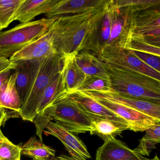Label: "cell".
Instances as JSON below:
<instances>
[{"label":"cell","instance_id":"d4e9b609","mask_svg":"<svg viewBox=\"0 0 160 160\" xmlns=\"http://www.w3.org/2000/svg\"><path fill=\"white\" fill-rule=\"evenodd\" d=\"M24 0H0V32L7 28Z\"/></svg>","mask_w":160,"mask_h":160},{"label":"cell","instance_id":"d6a6232c","mask_svg":"<svg viewBox=\"0 0 160 160\" xmlns=\"http://www.w3.org/2000/svg\"><path fill=\"white\" fill-rule=\"evenodd\" d=\"M15 64L16 62L11 61L9 59L0 56V72Z\"/></svg>","mask_w":160,"mask_h":160},{"label":"cell","instance_id":"7402d4cb","mask_svg":"<svg viewBox=\"0 0 160 160\" xmlns=\"http://www.w3.org/2000/svg\"><path fill=\"white\" fill-rule=\"evenodd\" d=\"M21 153L33 160H54L56 151L32 137L21 147Z\"/></svg>","mask_w":160,"mask_h":160},{"label":"cell","instance_id":"484cf974","mask_svg":"<svg viewBox=\"0 0 160 160\" xmlns=\"http://www.w3.org/2000/svg\"><path fill=\"white\" fill-rule=\"evenodd\" d=\"M115 2L119 8L133 13L160 6V0H116Z\"/></svg>","mask_w":160,"mask_h":160},{"label":"cell","instance_id":"1f68e13d","mask_svg":"<svg viewBox=\"0 0 160 160\" xmlns=\"http://www.w3.org/2000/svg\"><path fill=\"white\" fill-rule=\"evenodd\" d=\"M16 66V63L14 66L8 67L0 72V87L2 86V84L9 78L10 76L12 73L15 69Z\"/></svg>","mask_w":160,"mask_h":160},{"label":"cell","instance_id":"7a4b0ae2","mask_svg":"<svg viewBox=\"0 0 160 160\" xmlns=\"http://www.w3.org/2000/svg\"><path fill=\"white\" fill-rule=\"evenodd\" d=\"M50 121L55 122L74 135L91 130V120L72 101L65 90L38 114L33 121L40 141H42L44 130Z\"/></svg>","mask_w":160,"mask_h":160},{"label":"cell","instance_id":"83f0119b","mask_svg":"<svg viewBox=\"0 0 160 160\" xmlns=\"http://www.w3.org/2000/svg\"><path fill=\"white\" fill-rule=\"evenodd\" d=\"M129 49L160 57V47L151 44L136 33H133L132 35Z\"/></svg>","mask_w":160,"mask_h":160},{"label":"cell","instance_id":"44dd1931","mask_svg":"<svg viewBox=\"0 0 160 160\" xmlns=\"http://www.w3.org/2000/svg\"><path fill=\"white\" fill-rule=\"evenodd\" d=\"M75 58L78 65L87 76H109L102 62L92 53L83 50L76 55Z\"/></svg>","mask_w":160,"mask_h":160},{"label":"cell","instance_id":"d590c367","mask_svg":"<svg viewBox=\"0 0 160 160\" xmlns=\"http://www.w3.org/2000/svg\"><path fill=\"white\" fill-rule=\"evenodd\" d=\"M20 160V159H19V160Z\"/></svg>","mask_w":160,"mask_h":160},{"label":"cell","instance_id":"f1b7e54d","mask_svg":"<svg viewBox=\"0 0 160 160\" xmlns=\"http://www.w3.org/2000/svg\"><path fill=\"white\" fill-rule=\"evenodd\" d=\"M21 153V146L15 145L6 137L0 143V160H18Z\"/></svg>","mask_w":160,"mask_h":160},{"label":"cell","instance_id":"2e32d148","mask_svg":"<svg viewBox=\"0 0 160 160\" xmlns=\"http://www.w3.org/2000/svg\"><path fill=\"white\" fill-rule=\"evenodd\" d=\"M107 0H59L46 14V18L75 14L102 6Z\"/></svg>","mask_w":160,"mask_h":160},{"label":"cell","instance_id":"cb8c5ba5","mask_svg":"<svg viewBox=\"0 0 160 160\" xmlns=\"http://www.w3.org/2000/svg\"><path fill=\"white\" fill-rule=\"evenodd\" d=\"M145 134L139 140V144L133 150L141 156H149L155 145L160 142V122L147 129Z\"/></svg>","mask_w":160,"mask_h":160},{"label":"cell","instance_id":"5bb4252c","mask_svg":"<svg viewBox=\"0 0 160 160\" xmlns=\"http://www.w3.org/2000/svg\"><path fill=\"white\" fill-rule=\"evenodd\" d=\"M56 55L58 54L54 47L52 37L48 32L41 38L16 53L9 59L15 62L19 61L41 59Z\"/></svg>","mask_w":160,"mask_h":160},{"label":"cell","instance_id":"30bf717a","mask_svg":"<svg viewBox=\"0 0 160 160\" xmlns=\"http://www.w3.org/2000/svg\"><path fill=\"white\" fill-rule=\"evenodd\" d=\"M134 33L151 44L160 47V6L135 14Z\"/></svg>","mask_w":160,"mask_h":160},{"label":"cell","instance_id":"e0dca14e","mask_svg":"<svg viewBox=\"0 0 160 160\" xmlns=\"http://www.w3.org/2000/svg\"><path fill=\"white\" fill-rule=\"evenodd\" d=\"M59 0H24L16 12L13 21L32 22L38 16L47 13Z\"/></svg>","mask_w":160,"mask_h":160},{"label":"cell","instance_id":"8fae6325","mask_svg":"<svg viewBox=\"0 0 160 160\" xmlns=\"http://www.w3.org/2000/svg\"><path fill=\"white\" fill-rule=\"evenodd\" d=\"M89 96L98 97L133 108L160 120V105L148 101L124 97L111 90L105 92H83Z\"/></svg>","mask_w":160,"mask_h":160},{"label":"cell","instance_id":"ba28073f","mask_svg":"<svg viewBox=\"0 0 160 160\" xmlns=\"http://www.w3.org/2000/svg\"><path fill=\"white\" fill-rule=\"evenodd\" d=\"M89 96L124 120L128 123L131 131L135 132H144L160 122V120L133 108L102 98Z\"/></svg>","mask_w":160,"mask_h":160},{"label":"cell","instance_id":"3957f363","mask_svg":"<svg viewBox=\"0 0 160 160\" xmlns=\"http://www.w3.org/2000/svg\"><path fill=\"white\" fill-rule=\"evenodd\" d=\"M103 63L115 92L160 105V81L138 72Z\"/></svg>","mask_w":160,"mask_h":160},{"label":"cell","instance_id":"6da1fadb","mask_svg":"<svg viewBox=\"0 0 160 160\" xmlns=\"http://www.w3.org/2000/svg\"><path fill=\"white\" fill-rule=\"evenodd\" d=\"M107 2L84 12L57 17L48 32L58 55L76 56L88 49L105 14Z\"/></svg>","mask_w":160,"mask_h":160},{"label":"cell","instance_id":"7c38bea8","mask_svg":"<svg viewBox=\"0 0 160 160\" xmlns=\"http://www.w3.org/2000/svg\"><path fill=\"white\" fill-rule=\"evenodd\" d=\"M68 92L72 101L91 121L104 119L126 122L83 92L75 90Z\"/></svg>","mask_w":160,"mask_h":160},{"label":"cell","instance_id":"4fadbf2b","mask_svg":"<svg viewBox=\"0 0 160 160\" xmlns=\"http://www.w3.org/2000/svg\"><path fill=\"white\" fill-rule=\"evenodd\" d=\"M41 59L22 60L15 62L17 89L22 105L28 98L34 83Z\"/></svg>","mask_w":160,"mask_h":160},{"label":"cell","instance_id":"4dcf8cb0","mask_svg":"<svg viewBox=\"0 0 160 160\" xmlns=\"http://www.w3.org/2000/svg\"><path fill=\"white\" fill-rule=\"evenodd\" d=\"M17 117H20V114L0 107V128L9 118Z\"/></svg>","mask_w":160,"mask_h":160},{"label":"cell","instance_id":"603a6c76","mask_svg":"<svg viewBox=\"0 0 160 160\" xmlns=\"http://www.w3.org/2000/svg\"><path fill=\"white\" fill-rule=\"evenodd\" d=\"M65 90L61 72L56 76L44 91L37 107V115L50 104L58 95Z\"/></svg>","mask_w":160,"mask_h":160},{"label":"cell","instance_id":"836d02e7","mask_svg":"<svg viewBox=\"0 0 160 160\" xmlns=\"http://www.w3.org/2000/svg\"><path fill=\"white\" fill-rule=\"evenodd\" d=\"M5 137V136L3 134L1 130V128H0V143H1L2 141V140L4 139Z\"/></svg>","mask_w":160,"mask_h":160},{"label":"cell","instance_id":"e575fe53","mask_svg":"<svg viewBox=\"0 0 160 160\" xmlns=\"http://www.w3.org/2000/svg\"><path fill=\"white\" fill-rule=\"evenodd\" d=\"M144 160H159V158H158V156H157V155H155V157H154V158H152V159H147V158H146V159Z\"/></svg>","mask_w":160,"mask_h":160},{"label":"cell","instance_id":"f546056e","mask_svg":"<svg viewBox=\"0 0 160 160\" xmlns=\"http://www.w3.org/2000/svg\"><path fill=\"white\" fill-rule=\"evenodd\" d=\"M132 51L135 56L141 61L153 70L160 72V57L148 53Z\"/></svg>","mask_w":160,"mask_h":160},{"label":"cell","instance_id":"8992f818","mask_svg":"<svg viewBox=\"0 0 160 160\" xmlns=\"http://www.w3.org/2000/svg\"><path fill=\"white\" fill-rule=\"evenodd\" d=\"M107 6L111 29L106 47L129 49L131 38L134 31L135 14L119 8L114 0H108Z\"/></svg>","mask_w":160,"mask_h":160},{"label":"cell","instance_id":"277c9868","mask_svg":"<svg viewBox=\"0 0 160 160\" xmlns=\"http://www.w3.org/2000/svg\"><path fill=\"white\" fill-rule=\"evenodd\" d=\"M57 17L21 23L9 30L0 32V56L10 59L41 38L48 32Z\"/></svg>","mask_w":160,"mask_h":160},{"label":"cell","instance_id":"ac0fdd59","mask_svg":"<svg viewBox=\"0 0 160 160\" xmlns=\"http://www.w3.org/2000/svg\"><path fill=\"white\" fill-rule=\"evenodd\" d=\"M75 56L74 55L63 56L61 74L64 89L67 92L78 90L87 77L78 65Z\"/></svg>","mask_w":160,"mask_h":160},{"label":"cell","instance_id":"9a60e30c","mask_svg":"<svg viewBox=\"0 0 160 160\" xmlns=\"http://www.w3.org/2000/svg\"><path fill=\"white\" fill-rule=\"evenodd\" d=\"M146 158L115 138L105 141L96 151L95 160H144Z\"/></svg>","mask_w":160,"mask_h":160},{"label":"cell","instance_id":"4316f807","mask_svg":"<svg viewBox=\"0 0 160 160\" xmlns=\"http://www.w3.org/2000/svg\"><path fill=\"white\" fill-rule=\"evenodd\" d=\"M112 90L109 77L87 76L77 90L82 92H105Z\"/></svg>","mask_w":160,"mask_h":160},{"label":"cell","instance_id":"52a82bcc","mask_svg":"<svg viewBox=\"0 0 160 160\" xmlns=\"http://www.w3.org/2000/svg\"><path fill=\"white\" fill-rule=\"evenodd\" d=\"M96 56L108 65L138 72L160 81V72L141 61L132 50L108 46L103 48Z\"/></svg>","mask_w":160,"mask_h":160},{"label":"cell","instance_id":"5b68a950","mask_svg":"<svg viewBox=\"0 0 160 160\" xmlns=\"http://www.w3.org/2000/svg\"><path fill=\"white\" fill-rule=\"evenodd\" d=\"M63 61V57L58 55L41 59V64L33 86L21 107L20 116L22 119L33 122L37 116L36 110L41 96L49 83L60 73Z\"/></svg>","mask_w":160,"mask_h":160},{"label":"cell","instance_id":"9c48e42d","mask_svg":"<svg viewBox=\"0 0 160 160\" xmlns=\"http://www.w3.org/2000/svg\"><path fill=\"white\" fill-rule=\"evenodd\" d=\"M43 132L47 135H52L59 139L65 147L71 156L61 155L56 160H88L91 155L83 141L75 135L65 130L54 121H50L46 127Z\"/></svg>","mask_w":160,"mask_h":160},{"label":"cell","instance_id":"d6986e66","mask_svg":"<svg viewBox=\"0 0 160 160\" xmlns=\"http://www.w3.org/2000/svg\"><path fill=\"white\" fill-rule=\"evenodd\" d=\"M130 130V127L126 122L110 119H97L92 121L91 135L100 137L104 141L116 138L117 136L123 131Z\"/></svg>","mask_w":160,"mask_h":160},{"label":"cell","instance_id":"ffe728a7","mask_svg":"<svg viewBox=\"0 0 160 160\" xmlns=\"http://www.w3.org/2000/svg\"><path fill=\"white\" fill-rule=\"evenodd\" d=\"M16 78V72L14 70L0 87V107L20 114L22 103L17 89Z\"/></svg>","mask_w":160,"mask_h":160}]
</instances>
